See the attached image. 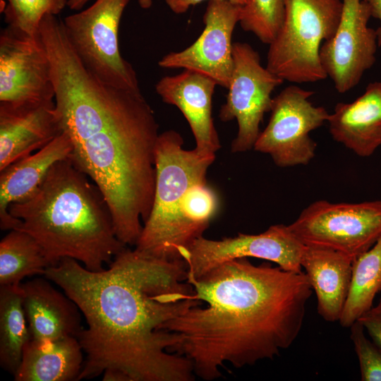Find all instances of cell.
Masks as SVG:
<instances>
[{"instance_id": "cell-1", "label": "cell", "mask_w": 381, "mask_h": 381, "mask_svg": "<svg viewBox=\"0 0 381 381\" xmlns=\"http://www.w3.org/2000/svg\"><path fill=\"white\" fill-rule=\"evenodd\" d=\"M44 275L72 299L87 328L77 335L85 360L77 380L107 369L129 381H192L190 361L176 353L180 339L164 325L202 305L187 282L183 260L124 248L108 270L90 271L65 258Z\"/></svg>"}, {"instance_id": "cell-2", "label": "cell", "mask_w": 381, "mask_h": 381, "mask_svg": "<svg viewBox=\"0 0 381 381\" xmlns=\"http://www.w3.org/2000/svg\"><path fill=\"white\" fill-rule=\"evenodd\" d=\"M187 282L206 307H193L163 328L179 336L176 353L205 380L220 377L225 363L241 368L289 348L313 293L304 272L255 265L247 258L224 262Z\"/></svg>"}, {"instance_id": "cell-3", "label": "cell", "mask_w": 381, "mask_h": 381, "mask_svg": "<svg viewBox=\"0 0 381 381\" xmlns=\"http://www.w3.org/2000/svg\"><path fill=\"white\" fill-rule=\"evenodd\" d=\"M32 236L50 267L65 258L90 271L104 270L126 245L117 238L109 207L97 186L70 158L57 162L25 199L8 207Z\"/></svg>"}, {"instance_id": "cell-4", "label": "cell", "mask_w": 381, "mask_h": 381, "mask_svg": "<svg viewBox=\"0 0 381 381\" xmlns=\"http://www.w3.org/2000/svg\"><path fill=\"white\" fill-rule=\"evenodd\" d=\"M179 133H159L155 146V188L147 219L135 244L137 250L158 258L181 260L180 205L193 184L207 181L216 155H201L183 148Z\"/></svg>"}, {"instance_id": "cell-5", "label": "cell", "mask_w": 381, "mask_h": 381, "mask_svg": "<svg viewBox=\"0 0 381 381\" xmlns=\"http://www.w3.org/2000/svg\"><path fill=\"white\" fill-rule=\"evenodd\" d=\"M284 22L269 44L267 68L291 83L325 79L320 51L337 29L342 0H284Z\"/></svg>"}, {"instance_id": "cell-6", "label": "cell", "mask_w": 381, "mask_h": 381, "mask_svg": "<svg viewBox=\"0 0 381 381\" xmlns=\"http://www.w3.org/2000/svg\"><path fill=\"white\" fill-rule=\"evenodd\" d=\"M130 0H96L62 20L66 36L85 66L104 83L141 92L133 66L119 51V28Z\"/></svg>"}, {"instance_id": "cell-7", "label": "cell", "mask_w": 381, "mask_h": 381, "mask_svg": "<svg viewBox=\"0 0 381 381\" xmlns=\"http://www.w3.org/2000/svg\"><path fill=\"white\" fill-rule=\"evenodd\" d=\"M289 227L304 245L329 248L354 260L381 237V200L315 201Z\"/></svg>"}, {"instance_id": "cell-8", "label": "cell", "mask_w": 381, "mask_h": 381, "mask_svg": "<svg viewBox=\"0 0 381 381\" xmlns=\"http://www.w3.org/2000/svg\"><path fill=\"white\" fill-rule=\"evenodd\" d=\"M314 94L289 85L273 97L269 122L253 149L269 155L279 167L308 164L317 147L310 133L322 126L329 116L323 107L309 100Z\"/></svg>"}, {"instance_id": "cell-9", "label": "cell", "mask_w": 381, "mask_h": 381, "mask_svg": "<svg viewBox=\"0 0 381 381\" xmlns=\"http://www.w3.org/2000/svg\"><path fill=\"white\" fill-rule=\"evenodd\" d=\"M233 59L226 100L219 116L223 122L237 121L231 147L236 153L253 149L263 116L271 109L272 93L284 80L262 66L259 54L246 42L233 43Z\"/></svg>"}, {"instance_id": "cell-10", "label": "cell", "mask_w": 381, "mask_h": 381, "mask_svg": "<svg viewBox=\"0 0 381 381\" xmlns=\"http://www.w3.org/2000/svg\"><path fill=\"white\" fill-rule=\"evenodd\" d=\"M305 245L289 225L270 226L259 234L238 233L234 237L211 240L200 236L179 250L187 267V278H197L234 259L256 258L273 262L283 270L302 272L301 260Z\"/></svg>"}, {"instance_id": "cell-11", "label": "cell", "mask_w": 381, "mask_h": 381, "mask_svg": "<svg viewBox=\"0 0 381 381\" xmlns=\"http://www.w3.org/2000/svg\"><path fill=\"white\" fill-rule=\"evenodd\" d=\"M50 61L37 35L7 26L0 34V103L54 101Z\"/></svg>"}, {"instance_id": "cell-12", "label": "cell", "mask_w": 381, "mask_h": 381, "mask_svg": "<svg viewBox=\"0 0 381 381\" xmlns=\"http://www.w3.org/2000/svg\"><path fill=\"white\" fill-rule=\"evenodd\" d=\"M343 8L333 37L323 42L321 64L339 93L356 87L376 61V30L368 27L370 8L363 0H342Z\"/></svg>"}, {"instance_id": "cell-13", "label": "cell", "mask_w": 381, "mask_h": 381, "mask_svg": "<svg viewBox=\"0 0 381 381\" xmlns=\"http://www.w3.org/2000/svg\"><path fill=\"white\" fill-rule=\"evenodd\" d=\"M242 6L210 0L203 15L204 29L189 47L171 52L158 61L163 68H183L204 74L228 89L234 67L232 35Z\"/></svg>"}, {"instance_id": "cell-14", "label": "cell", "mask_w": 381, "mask_h": 381, "mask_svg": "<svg viewBox=\"0 0 381 381\" xmlns=\"http://www.w3.org/2000/svg\"><path fill=\"white\" fill-rule=\"evenodd\" d=\"M217 85L211 78L186 69L162 77L155 85L162 100L176 106L187 120L195 141L194 149L201 155H215L221 147L212 114Z\"/></svg>"}, {"instance_id": "cell-15", "label": "cell", "mask_w": 381, "mask_h": 381, "mask_svg": "<svg viewBox=\"0 0 381 381\" xmlns=\"http://www.w3.org/2000/svg\"><path fill=\"white\" fill-rule=\"evenodd\" d=\"M61 133L54 101L0 103V171L42 149Z\"/></svg>"}, {"instance_id": "cell-16", "label": "cell", "mask_w": 381, "mask_h": 381, "mask_svg": "<svg viewBox=\"0 0 381 381\" xmlns=\"http://www.w3.org/2000/svg\"><path fill=\"white\" fill-rule=\"evenodd\" d=\"M48 280L35 278L20 284L31 339L76 337L83 328L81 311L72 299L54 288Z\"/></svg>"}, {"instance_id": "cell-17", "label": "cell", "mask_w": 381, "mask_h": 381, "mask_svg": "<svg viewBox=\"0 0 381 381\" xmlns=\"http://www.w3.org/2000/svg\"><path fill=\"white\" fill-rule=\"evenodd\" d=\"M72 150L68 135L63 132L42 149L0 171V228L2 231L16 229L20 223L8 212L10 205L30 195L57 162L71 157Z\"/></svg>"}, {"instance_id": "cell-18", "label": "cell", "mask_w": 381, "mask_h": 381, "mask_svg": "<svg viewBox=\"0 0 381 381\" xmlns=\"http://www.w3.org/2000/svg\"><path fill=\"white\" fill-rule=\"evenodd\" d=\"M327 122L332 138L361 157L381 146V81L370 83L363 95L339 102Z\"/></svg>"}, {"instance_id": "cell-19", "label": "cell", "mask_w": 381, "mask_h": 381, "mask_svg": "<svg viewBox=\"0 0 381 381\" xmlns=\"http://www.w3.org/2000/svg\"><path fill=\"white\" fill-rule=\"evenodd\" d=\"M353 259L335 250L306 246L301 265L318 301V313L327 322L339 321L351 279Z\"/></svg>"}, {"instance_id": "cell-20", "label": "cell", "mask_w": 381, "mask_h": 381, "mask_svg": "<svg viewBox=\"0 0 381 381\" xmlns=\"http://www.w3.org/2000/svg\"><path fill=\"white\" fill-rule=\"evenodd\" d=\"M83 362V349L75 337L30 339L13 377L16 381L77 380Z\"/></svg>"}, {"instance_id": "cell-21", "label": "cell", "mask_w": 381, "mask_h": 381, "mask_svg": "<svg viewBox=\"0 0 381 381\" xmlns=\"http://www.w3.org/2000/svg\"><path fill=\"white\" fill-rule=\"evenodd\" d=\"M30 339L20 286H0V365L4 370L15 374Z\"/></svg>"}, {"instance_id": "cell-22", "label": "cell", "mask_w": 381, "mask_h": 381, "mask_svg": "<svg viewBox=\"0 0 381 381\" xmlns=\"http://www.w3.org/2000/svg\"><path fill=\"white\" fill-rule=\"evenodd\" d=\"M381 290V237L352 262L349 291L339 322L349 327L373 306Z\"/></svg>"}, {"instance_id": "cell-23", "label": "cell", "mask_w": 381, "mask_h": 381, "mask_svg": "<svg viewBox=\"0 0 381 381\" xmlns=\"http://www.w3.org/2000/svg\"><path fill=\"white\" fill-rule=\"evenodd\" d=\"M50 267L37 241L12 229L0 241V286H20L25 277L44 274Z\"/></svg>"}, {"instance_id": "cell-24", "label": "cell", "mask_w": 381, "mask_h": 381, "mask_svg": "<svg viewBox=\"0 0 381 381\" xmlns=\"http://www.w3.org/2000/svg\"><path fill=\"white\" fill-rule=\"evenodd\" d=\"M218 208V196L207 181L186 190L180 205L179 249L202 236Z\"/></svg>"}, {"instance_id": "cell-25", "label": "cell", "mask_w": 381, "mask_h": 381, "mask_svg": "<svg viewBox=\"0 0 381 381\" xmlns=\"http://www.w3.org/2000/svg\"><path fill=\"white\" fill-rule=\"evenodd\" d=\"M284 16V0H248L242 6L238 23L244 31L270 44L282 27Z\"/></svg>"}, {"instance_id": "cell-26", "label": "cell", "mask_w": 381, "mask_h": 381, "mask_svg": "<svg viewBox=\"0 0 381 381\" xmlns=\"http://www.w3.org/2000/svg\"><path fill=\"white\" fill-rule=\"evenodd\" d=\"M3 7L7 26L29 35L40 34V26L47 14L57 15L68 0H5Z\"/></svg>"}, {"instance_id": "cell-27", "label": "cell", "mask_w": 381, "mask_h": 381, "mask_svg": "<svg viewBox=\"0 0 381 381\" xmlns=\"http://www.w3.org/2000/svg\"><path fill=\"white\" fill-rule=\"evenodd\" d=\"M349 328L350 338L358 360L361 380L381 381V348L366 337L365 329L358 320Z\"/></svg>"}, {"instance_id": "cell-28", "label": "cell", "mask_w": 381, "mask_h": 381, "mask_svg": "<svg viewBox=\"0 0 381 381\" xmlns=\"http://www.w3.org/2000/svg\"><path fill=\"white\" fill-rule=\"evenodd\" d=\"M358 320L372 340L381 348V296L378 303L363 314Z\"/></svg>"}, {"instance_id": "cell-29", "label": "cell", "mask_w": 381, "mask_h": 381, "mask_svg": "<svg viewBox=\"0 0 381 381\" xmlns=\"http://www.w3.org/2000/svg\"><path fill=\"white\" fill-rule=\"evenodd\" d=\"M169 9L176 14H182L188 11L190 7L195 6L205 0H164ZM210 1V0H208ZM234 4L245 6L248 0H224Z\"/></svg>"}, {"instance_id": "cell-30", "label": "cell", "mask_w": 381, "mask_h": 381, "mask_svg": "<svg viewBox=\"0 0 381 381\" xmlns=\"http://www.w3.org/2000/svg\"><path fill=\"white\" fill-rule=\"evenodd\" d=\"M368 6L371 17L380 21V26L376 30L378 46H381V0H363Z\"/></svg>"}, {"instance_id": "cell-31", "label": "cell", "mask_w": 381, "mask_h": 381, "mask_svg": "<svg viewBox=\"0 0 381 381\" xmlns=\"http://www.w3.org/2000/svg\"><path fill=\"white\" fill-rule=\"evenodd\" d=\"M90 0H68L67 6L71 10L79 11L82 9ZM140 8L148 9L152 5V0H138Z\"/></svg>"}, {"instance_id": "cell-32", "label": "cell", "mask_w": 381, "mask_h": 381, "mask_svg": "<svg viewBox=\"0 0 381 381\" xmlns=\"http://www.w3.org/2000/svg\"><path fill=\"white\" fill-rule=\"evenodd\" d=\"M104 381H129L128 377L121 371L115 369H107L103 373Z\"/></svg>"}]
</instances>
